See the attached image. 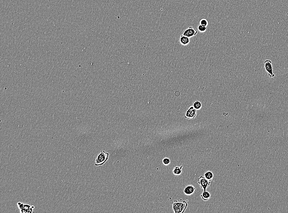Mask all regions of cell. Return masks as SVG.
Returning <instances> with one entry per match:
<instances>
[{"instance_id":"1","label":"cell","mask_w":288,"mask_h":213,"mask_svg":"<svg viewBox=\"0 0 288 213\" xmlns=\"http://www.w3.org/2000/svg\"><path fill=\"white\" fill-rule=\"evenodd\" d=\"M188 200L179 202L175 200L173 202V210L175 213H183L185 212L188 206Z\"/></svg>"},{"instance_id":"2","label":"cell","mask_w":288,"mask_h":213,"mask_svg":"<svg viewBox=\"0 0 288 213\" xmlns=\"http://www.w3.org/2000/svg\"><path fill=\"white\" fill-rule=\"evenodd\" d=\"M109 154L104 151H101L100 153L95 160V166H100L104 164L109 159Z\"/></svg>"},{"instance_id":"3","label":"cell","mask_w":288,"mask_h":213,"mask_svg":"<svg viewBox=\"0 0 288 213\" xmlns=\"http://www.w3.org/2000/svg\"><path fill=\"white\" fill-rule=\"evenodd\" d=\"M264 68L269 77L271 78L275 76V75L273 72V66L271 61L269 60H266L264 61Z\"/></svg>"},{"instance_id":"4","label":"cell","mask_w":288,"mask_h":213,"mask_svg":"<svg viewBox=\"0 0 288 213\" xmlns=\"http://www.w3.org/2000/svg\"><path fill=\"white\" fill-rule=\"evenodd\" d=\"M198 183L200 186L201 188L203 189V191H206L207 188L210 185L211 182L208 180L204 177H200L198 179Z\"/></svg>"},{"instance_id":"5","label":"cell","mask_w":288,"mask_h":213,"mask_svg":"<svg viewBox=\"0 0 288 213\" xmlns=\"http://www.w3.org/2000/svg\"><path fill=\"white\" fill-rule=\"evenodd\" d=\"M197 110L192 106L186 112L185 117L188 119H193L197 116Z\"/></svg>"},{"instance_id":"6","label":"cell","mask_w":288,"mask_h":213,"mask_svg":"<svg viewBox=\"0 0 288 213\" xmlns=\"http://www.w3.org/2000/svg\"><path fill=\"white\" fill-rule=\"evenodd\" d=\"M197 33L198 31L197 30L194 29L192 27L189 26L184 30L183 35L190 38L196 36Z\"/></svg>"},{"instance_id":"7","label":"cell","mask_w":288,"mask_h":213,"mask_svg":"<svg viewBox=\"0 0 288 213\" xmlns=\"http://www.w3.org/2000/svg\"><path fill=\"white\" fill-rule=\"evenodd\" d=\"M195 187L192 185H188L185 187L184 189V193L186 196H190L192 195L195 192Z\"/></svg>"},{"instance_id":"8","label":"cell","mask_w":288,"mask_h":213,"mask_svg":"<svg viewBox=\"0 0 288 213\" xmlns=\"http://www.w3.org/2000/svg\"><path fill=\"white\" fill-rule=\"evenodd\" d=\"M179 41L181 45L186 46L189 44L190 43V39L188 37L182 35L180 37Z\"/></svg>"},{"instance_id":"9","label":"cell","mask_w":288,"mask_h":213,"mask_svg":"<svg viewBox=\"0 0 288 213\" xmlns=\"http://www.w3.org/2000/svg\"><path fill=\"white\" fill-rule=\"evenodd\" d=\"M201 199L204 201H207L211 199V193L207 191H203V192L201 195Z\"/></svg>"},{"instance_id":"10","label":"cell","mask_w":288,"mask_h":213,"mask_svg":"<svg viewBox=\"0 0 288 213\" xmlns=\"http://www.w3.org/2000/svg\"><path fill=\"white\" fill-rule=\"evenodd\" d=\"M183 168V166L182 165L180 166H177L175 167L172 171L173 174L175 176H179L182 173Z\"/></svg>"},{"instance_id":"11","label":"cell","mask_w":288,"mask_h":213,"mask_svg":"<svg viewBox=\"0 0 288 213\" xmlns=\"http://www.w3.org/2000/svg\"><path fill=\"white\" fill-rule=\"evenodd\" d=\"M204 177L209 181H211L214 177V174L211 171H207L204 173Z\"/></svg>"},{"instance_id":"12","label":"cell","mask_w":288,"mask_h":213,"mask_svg":"<svg viewBox=\"0 0 288 213\" xmlns=\"http://www.w3.org/2000/svg\"><path fill=\"white\" fill-rule=\"evenodd\" d=\"M193 106L197 110H199L202 108V104L199 101H196L193 104Z\"/></svg>"},{"instance_id":"13","label":"cell","mask_w":288,"mask_h":213,"mask_svg":"<svg viewBox=\"0 0 288 213\" xmlns=\"http://www.w3.org/2000/svg\"><path fill=\"white\" fill-rule=\"evenodd\" d=\"M32 206H30L28 204H24V206L22 210H21L20 212L22 213H28V211Z\"/></svg>"},{"instance_id":"14","label":"cell","mask_w":288,"mask_h":213,"mask_svg":"<svg viewBox=\"0 0 288 213\" xmlns=\"http://www.w3.org/2000/svg\"><path fill=\"white\" fill-rule=\"evenodd\" d=\"M207 28L206 27L204 26H202V25H198L197 27V30H198V31L199 32L201 33H204V32H206L207 30Z\"/></svg>"},{"instance_id":"15","label":"cell","mask_w":288,"mask_h":213,"mask_svg":"<svg viewBox=\"0 0 288 213\" xmlns=\"http://www.w3.org/2000/svg\"><path fill=\"white\" fill-rule=\"evenodd\" d=\"M199 23L200 25H202V26H204L206 27L208 25V21L206 19H205V18L201 19Z\"/></svg>"},{"instance_id":"16","label":"cell","mask_w":288,"mask_h":213,"mask_svg":"<svg viewBox=\"0 0 288 213\" xmlns=\"http://www.w3.org/2000/svg\"><path fill=\"white\" fill-rule=\"evenodd\" d=\"M170 159L169 158L167 157H165L164 159H163V164L166 166H167L169 165V164L170 163Z\"/></svg>"},{"instance_id":"17","label":"cell","mask_w":288,"mask_h":213,"mask_svg":"<svg viewBox=\"0 0 288 213\" xmlns=\"http://www.w3.org/2000/svg\"><path fill=\"white\" fill-rule=\"evenodd\" d=\"M17 205L18 206V209L20 210H22L23 208L24 204L21 202H18L17 203Z\"/></svg>"},{"instance_id":"18","label":"cell","mask_w":288,"mask_h":213,"mask_svg":"<svg viewBox=\"0 0 288 213\" xmlns=\"http://www.w3.org/2000/svg\"><path fill=\"white\" fill-rule=\"evenodd\" d=\"M35 207L34 206H32L31 207L30 209L28 211V213H31L33 212V210L34 209Z\"/></svg>"}]
</instances>
